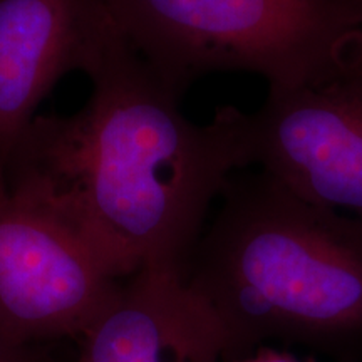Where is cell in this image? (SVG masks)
I'll use <instances>...</instances> for the list:
<instances>
[{
    "instance_id": "obj_1",
    "label": "cell",
    "mask_w": 362,
    "mask_h": 362,
    "mask_svg": "<svg viewBox=\"0 0 362 362\" xmlns=\"http://www.w3.org/2000/svg\"><path fill=\"white\" fill-rule=\"evenodd\" d=\"M88 78L79 111L37 116L22 136L7 193L78 235L111 277L149 267L185 279L211 202L250 166L243 112L192 123L119 29Z\"/></svg>"
},
{
    "instance_id": "obj_2",
    "label": "cell",
    "mask_w": 362,
    "mask_h": 362,
    "mask_svg": "<svg viewBox=\"0 0 362 362\" xmlns=\"http://www.w3.org/2000/svg\"><path fill=\"white\" fill-rule=\"evenodd\" d=\"M185 282L218 325L225 362L269 341L362 356V220L259 170L235 173Z\"/></svg>"
},
{
    "instance_id": "obj_3",
    "label": "cell",
    "mask_w": 362,
    "mask_h": 362,
    "mask_svg": "<svg viewBox=\"0 0 362 362\" xmlns=\"http://www.w3.org/2000/svg\"><path fill=\"white\" fill-rule=\"evenodd\" d=\"M112 21L178 99L216 72L292 89L341 69L361 35L356 0H106Z\"/></svg>"
},
{
    "instance_id": "obj_4",
    "label": "cell",
    "mask_w": 362,
    "mask_h": 362,
    "mask_svg": "<svg viewBox=\"0 0 362 362\" xmlns=\"http://www.w3.org/2000/svg\"><path fill=\"white\" fill-rule=\"evenodd\" d=\"M248 165L304 200L362 220V62L347 56L319 83L269 89L243 112Z\"/></svg>"
},
{
    "instance_id": "obj_5",
    "label": "cell",
    "mask_w": 362,
    "mask_h": 362,
    "mask_svg": "<svg viewBox=\"0 0 362 362\" xmlns=\"http://www.w3.org/2000/svg\"><path fill=\"white\" fill-rule=\"evenodd\" d=\"M121 282L52 215L0 197V336L19 346L79 339Z\"/></svg>"
},
{
    "instance_id": "obj_6",
    "label": "cell",
    "mask_w": 362,
    "mask_h": 362,
    "mask_svg": "<svg viewBox=\"0 0 362 362\" xmlns=\"http://www.w3.org/2000/svg\"><path fill=\"white\" fill-rule=\"evenodd\" d=\"M116 30L106 0H0V197L40 103L69 72L88 74Z\"/></svg>"
},
{
    "instance_id": "obj_7",
    "label": "cell",
    "mask_w": 362,
    "mask_h": 362,
    "mask_svg": "<svg viewBox=\"0 0 362 362\" xmlns=\"http://www.w3.org/2000/svg\"><path fill=\"white\" fill-rule=\"evenodd\" d=\"M74 362H225L220 329L175 272L141 269L121 282L79 339Z\"/></svg>"
},
{
    "instance_id": "obj_8",
    "label": "cell",
    "mask_w": 362,
    "mask_h": 362,
    "mask_svg": "<svg viewBox=\"0 0 362 362\" xmlns=\"http://www.w3.org/2000/svg\"><path fill=\"white\" fill-rule=\"evenodd\" d=\"M40 346H19L0 336V362H49Z\"/></svg>"
},
{
    "instance_id": "obj_9",
    "label": "cell",
    "mask_w": 362,
    "mask_h": 362,
    "mask_svg": "<svg viewBox=\"0 0 362 362\" xmlns=\"http://www.w3.org/2000/svg\"><path fill=\"white\" fill-rule=\"evenodd\" d=\"M233 362H300V361L293 359V357H291V356L280 354V352L262 351L257 356L250 354L248 357H243V359H238Z\"/></svg>"
},
{
    "instance_id": "obj_10",
    "label": "cell",
    "mask_w": 362,
    "mask_h": 362,
    "mask_svg": "<svg viewBox=\"0 0 362 362\" xmlns=\"http://www.w3.org/2000/svg\"><path fill=\"white\" fill-rule=\"evenodd\" d=\"M357 6H359V12H361V35H359V40H357L354 47L351 49V56L356 59V61L362 62V0H356Z\"/></svg>"
}]
</instances>
